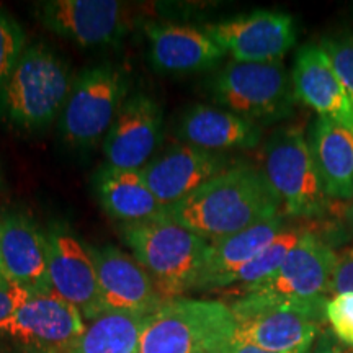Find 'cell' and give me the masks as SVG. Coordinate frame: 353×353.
<instances>
[{"label":"cell","instance_id":"obj_1","mask_svg":"<svg viewBox=\"0 0 353 353\" xmlns=\"http://www.w3.org/2000/svg\"><path fill=\"white\" fill-rule=\"evenodd\" d=\"M280 214V200L263 172L252 165L229 167L169 210L172 219L208 242Z\"/></svg>","mask_w":353,"mask_h":353},{"label":"cell","instance_id":"obj_2","mask_svg":"<svg viewBox=\"0 0 353 353\" xmlns=\"http://www.w3.org/2000/svg\"><path fill=\"white\" fill-rule=\"evenodd\" d=\"M120 236L165 301L195 291L208 241L170 216L121 224Z\"/></svg>","mask_w":353,"mask_h":353},{"label":"cell","instance_id":"obj_3","mask_svg":"<svg viewBox=\"0 0 353 353\" xmlns=\"http://www.w3.org/2000/svg\"><path fill=\"white\" fill-rule=\"evenodd\" d=\"M74 76L63 57L41 43L28 44L0 92V118L20 130L37 131L59 120Z\"/></svg>","mask_w":353,"mask_h":353},{"label":"cell","instance_id":"obj_4","mask_svg":"<svg viewBox=\"0 0 353 353\" xmlns=\"http://www.w3.org/2000/svg\"><path fill=\"white\" fill-rule=\"evenodd\" d=\"M228 304L210 299L176 298L145 317L138 353H211L232 337Z\"/></svg>","mask_w":353,"mask_h":353},{"label":"cell","instance_id":"obj_5","mask_svg":"<svg viewBox=\"0 0 353 353\" xmlns=\"http://www.w3.org/2000/svg\"><path fill=\"white\" fill-rule=\"evenodd\" d=\"M262 172L285 216L321 218L327 213L330 198L299 126H283L273 132L263 149Z\"/></svg>","mask_w":353,"mask_h":353},{"label":"cell","instance_id":"obj_6","mask_svg":"<svg viewBox=\"0 0 353 353\" xmlns=\"http://www.w3.org/2000/svg\"><path fill=\"white\" fill-rule=\"evenodd\" d=\"M211 95L214 103L259 126L288 118L296 101L283 63L229 61L211 81Z\"/></svg>","mask_w":353,"mask_h":353},{"label":"cell","instance_id":"obj_7","mask_svg":"<svg viewBox=\"0 0 353 353\" xmlns=\"http://www.w3.org/2000/svg\"><path fill=\"white\" fill-rule=\"evenodd\" d=\"M232 337L275 353H311L325 316L294 304L259 296H239L229 304Z\"/></svg>","mask_w":353,"mask_h":353},{"label":"cell","instance_id":"obj_8","mask_svg":"<svg viewBox=\"0 0 353 353\" xmlns=\"http://www.w3.org/2000/svg\"><path fill=\"white\" fill-rule=\"evenodd\" d=\"M126 74L112 64L83 69L74 79L57 125L65 143L88 148L105 139L128 99Z\"/></svg>","mask_w":353,"mask_h":353},{"label":"cell","instance_id":"obj_9","mask_svg":"<svg viewBox=\"0 0 353 353\" xmlns=\"http://www.w3.org/2000/svg\"><path fill=\"white\" fill-rule=\"evenodd\" d=\"M337 259L327 242L307 231L275 273L260 283L237 290V293L294 304L325 316Z\"/></svg>","mask_w":353,"mask_h":353},{"label":"cell","instance_id":"obj_10","mask_svg":"<svg viewBox=\"0 0 353 353\" xmlns=\"http://www.w3.org/2000/svg\"><path fill=\"white\" fill-rule=\"evenodd\" d=\"M38 17L56 37L81 48L118 44L141 21L138 7L118 0H50L39 3Z\"/></svg>","mask_w":353,"mask_h":353},{"label":"cell","instance_id":"obj_11","mask_svg":"<svg viewBox=\"0 0 353 353\" xmlns=\"http://www.w3.org/2000/svg\"><path fill=\"white\" fill-rule=\"evenodd\" d=\"M85 321L76 307L52 293H34L12 319L0 325L17 353H76Z\"/></svg>","mask_w":353,"mask_h":353},{"label":"cell","instance_id":"obj_12","mask_svg":"<svg viewBox=\"0 0 353 353\" xmlns=\"http://www.w3.org/2000/svg\"><path fill=\"white\" fill-rule=\"evenodd\" d=\"M203 30L237 63H281L296 43L293 17L276 10H255Z\"/></svg>","mask_w":353,"mask_h":353},{"label":"cell","instance_id":"obj_13","mask_svg":"<svg viewBox=\"0 0 353 353\" xmlns=\"http://www.w3.org/2000/svg\"><path fill=\"white\" fill-rule=\"evenodd\" d=\"M48 242L50 293L76 307L85 322L99 317L105 307L100 298L92 247L63 228L48 232Z\"/></svg>","mask_w":353,"mask_h":353},{"label":"cell","instance_id":"obj_14","mask_svg":"<svg viewBox=\"0 0 353 353\" xmlns=\"http://www.w3.org/2000/svg\"><path fill=\"white\" fill-rule=\"evenodd\" d=\"M164 132V112L151 95L128 97L103 139L107 164L117 169L143 170L156 156Z\"/></svg>","mask_w":353,"mask_h":353},{"label":"cell","instance_id":"obj_15","mask_svg":"<svg viewBox=\"0 0 353 353\" xmlns=\"http://www.w3.org/2000/svg\"><path fill=\"white\" fill-rule=\"evenodd\" d=\"M105 311L151 316L167 303L148 270L117 245L92 247Z\"/></svg>","mask_w":353,"mask_h":353},{"label":"cell","instance_id":"obj_16","mask_svg":"<svg viewBox=\"0 0 353 353\" xmlns=\"http://www.w3.org/2000/svg\"><path fill=\"white\" fill-rule=\"evenodd\" d=\"M226 169L228 159L221 154L180 143L154 157L141 172L169 211Z\"/></svg>","mask_w":353,"mask_h":353},{"label":"cell","instance_id":"obj_17","mask_svg":"<svg viewBox=\"0 0 353 353\" xmlns=\"http://www.w3.org/2000/svg\"><path fill=\"white\" fill-rule=\"evenodd\" d=\"M149 61L154 69L172 76L210 70L226 57V51L205 30L169 21H148Z\"/></svg>","mask_w":353,"mask_h":353},{"label":"cell","instance_id":"obj_18","mask_svg":"<svg viewBox=\"0 0 353 353\" xmlns=\"http://www.w3.org/2000/svg\"><path fill=\"white\" fill-rule=\"evenodd\" d=\"M50 242L34 219L20 211L2 214V273L33 293H50Z\"/></svg>","mask_w":353,"mask_h":353},{"label":"cell","instance_id":"obj_19","mask_svg":"<svg viewBox=\"0 0 353 353\" xmlns=\"http://www.w3.org/2000/svg\"><path fill=\"white\" fill-rule=\"evenodd\" d=\"M294 97L322 118L353 130V105L327 54L317 43L301 46L291 72Z\"/></svg>","mask_w":353,"mask_h":353},{"label":"cell","instance_id":"obj_20","mask_svg":"<svg viewBox=\"0 0 353 353\" xmlns=\"http://www.w3.org/2000/svg\"><path fill=\"white\" fill-rule=\"evenodd\" d=\"M285 228V216L280 214L241 232L208 242L195 291L226 288L229 278L257 257Z\"/></svg>","mask_w":353,"mask_h":353},{"label":"cell","instance_id":"obj_21","mask_svg":"<svg viewBox=\"0 0 353 353\" xmlns=\"http://www.w3.org/2000/svg\"><path fill=\"white\" fill-rule=\"evenodd\" d=\"M179 136L185 144L221 154L255 148L262 139V126L224 108L195 105L183 113Z\"/></svg>","mask_w":353,"mask_h":353},{"label":"cell","instance_id":"obj_22","mask_svg":"<svg viewBox=\"0 0 353 353\" xmlns=\"http://www.w3.org/2000/svg\"><path fill=\"white\" fill-rule=\"evenodd\" d=\"M94 185L101 208L121 224L169 216V211L149 188L141 170L117 169L105 164L97 170Z\"/></svg>","mask_w":353,"mask_h":353},{"label":"cell","instance_id":"obj_23","mask_svg":"<svg viewBox=\"0 0 353 353\" xmlns=\"http://www.w3.org/2000/svg\"><path fill=\"white\" fill-rule=\"evenodd\" d=\"M307 141L330 200H352L353 130L329 118L317 117Z\"/></svg>","mask_w":353,"mask_h":353},{"label":"cell","instance_id":"obj_24","mask_svg":"<svg viewBox=\"0 0 353 353\" xmlns=\"http://www.w3.org/2000/svg\"><path fill=\"white\" fill-rule=\"evenodd\" d=\"M144 316L105 311L85 322L76 353H138Z\"/></svg>","mask_w":353,"mask_h":353},{"label":"cell","instance_id":"obj_25","mask_svg":"<svg viewBox=\"0 0 353 353\" xmlns=\"http://www.w3.org/2000/svg\"><path fill=\"white\" fill-rule=\"evenodd\" d=\"M309 229L303 226H291L285 228L278 236L260 252L257 257H254L249 263L239 268L234 275L229 278L226 288L237 286V290L245 288V286L260 283L265 278H268L272 273H275L280 265L285 262L288 254L299 244L304 234Z\"/></svg>","mask_w":353,"mask_h":353},{"label":"cell","instance_id":"obj_26","mask_svg":"<svg viewBox=\"0 0 353 353\" xmlns=\"http://www.w3.org/2000/svg\"><path fill=\"white\" fill-rule=\"evenodd\" d=\"M28 46L19 21L0 8V92L7 85L13 70Z\"/></svg>","mask_w":353,"mask_h":353},{"label":"cell","instance_id":"obj_27","mask_svg":"<svg viewBox=\"0 0 353 353\" xmlns=\"http://www.w3.org/2000/svg\"><path fill=\"white\" fill-rule=\"evenodd\" d=\"M319 46L327 54L353 105V33L329 34L321 39Z\"/></svg>","mask_w":353,"mask_h":353},{"label":"cell","instance_id":"obj_28","mask_svg":"<svg viewBox=\"0 0 353 353\" xmlns=\"http://www.w3.org/2000/svg\"><path fill=\"white\" fill-rule=\"evenodd\" d=\"M325 321L339 341L353 345V293L335 294L325 306Z\"/></svg>","mask_w":353,"mask_h":353},{"label":"cell","instance_id":"obj_29","mask_svg":"<svg viewBox=\"0 0 353 353\" xmlns=\"http://www.w3.org/2000/svg\"><path fill=\"white\" fill-rule=\"evenodd\" d=\"M353 293V247L337 259L332 276V294Z\"/></svg>","mask_w":353,"mask_h":353},{"label":"cell","instance_id":"obj_30","mask_svg":"<svg viewBox=\"0 0 353 353\" xmlns=\"http://www.w3.org/2000/svg\"><path fill=\"white\" fill-rule=\"evenodd\" d=\"M312 353H353V345L339 341L330 329H322Z\"/></svg>","mask_w":353,"mask_h":353},{"label":"cell","instance_id":"obj_31","mask_svg":"<svg viewBox=\"0 0 353 353\" xmlns=\"http://www.w3.org/2000/svg\"><path fill=\"white\" fill-rule=\"evenodd\" d=\"M211 353H275V352H268L263 350V348L249 345V343L239 342L236 339L231 337L228 341L221 342L219 345H216Z\"/></svg>","mask_w":353,"mask_h":353},{"label":"cell","instance_id":"obj_32","mask_svg":"<svg viewBox=\"0 0 353 353\" xmlns=\"http://www.w3.org/2000/svg\"><path fill=\"white\" fill-rule=\"evenodd\" d=\"M0 275L2 273V214H0Z\"/></svg>","mask_w":353,"mask_h":353},{"label":"cell","instance_id":"obj_33","mask_svg":"<svg viewBox=\"0 0 353 353\" xmlns=\"http://www.w3.org/2000/svg\"><path fill=\"white\" fill-rule=\"evenodd\" d=\"M347 218H348V223H350V226H352V229H353V198L350 200V205H348Z\"/></svg>","mask_w":353,"mask_h":353},{"label":"cell","instance_id":"obj_34","mask_svg":"<svg viewBox=\"0 0 353 353\" xmlns=\"http://www.w3.org/2000/svg\"><path fill=\"white\" fill-rule=\"evenodd\" d=\"M3 278H6V276H3V275H0V281H2V280H3Z\"/></svg>","mask_w":353,"mask_h":353}]
</instances>
